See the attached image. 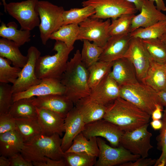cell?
<instances>
[{"label":"cell","mask_w":166,"mask_h":166,"mask_svg":"<svg viewBox=\"0 0 166 166\" xmlns=\"http://www.w3.org/2000/svg\"><path fill=\"white\" fill-rule=\"evenodd\" d=\"M109 74L120 86L134 84L140 82L133 65L125 57L113 61Z\"/></svg>","instance_id":"20"},{"label":"cell","mask_w":166,"mask_h":166,"mask_svg":"<svg viewBox=\"0 0 166 166\" xmlns=\"http://www.w3.org/2000/svg\"><path fill=\"white\" fill-rule=\"evenodd\" d=\"M165 166H166V165H165Z\"/></svg>","instance_id":"55"},{"label":"cell","mask_w":166,"mask_h":166,"mask_svg":"<svg viewBox=\"0 0 166 166\" xmlns=\"http://www.w3.org/2000/svg\"><path fill=\"white\" fill-rule=\"evenodd\" d=\"M134 14H124L114 19H112L109 28L110 36L131 33L132 19Z\"/></svg>","instance_id":"37"},{"label":"cell","mask_w":166,"mask_h":166,"mask_svg":"<svg viewBox=\"0 0 166 166\" xmlns=\"http://www.w3.org/2000/svg\"><path fill=\"white\" fill-rule=\"evenodd\" d=\"M16 129L15 119L9 113L0 115V134Z\"/></svg>","instance_id":"42"},{"label":"cell","mask_w":166,"mask_h":166,"mask_svg":"<svg viewBox=\"0 0 166 166\" xmlns=\"http://www.w3.org/2000/svg\"><path fill=\"white\" fill-rule=\"evenodd\" d=\"M160 40L163 42V43L166 45V33L163 36V37Z\"/></svg>","instance_id":"52"},{"label":"cell","mask_w":166,"mask_h":166,"mask_svg":"<svg viewBox=\"0 0 166 166\" xmlns=\"http://www.w3.org/2000/svg\"><path fill=\"white\" fill-rule=\"evenodd\" d=\"M66 166H93L97 161L96 156L84 152H66L64 153Z\"/></svg>","instance_id":"38"},{"label":"cell","mask_w":166,"mask_h":166,"mask_svg":"<svg viewBox=\"0 0 166 166\" xmlns=\"http://www.w3.org/2000/svg\"><path fill=\"white\" fill-rule=\"evenodd\" d=\"M85 124L79 111L75 106L74 107L64 118L65 132L61 145L63 152L69 148L74 139L82 132Z\"/></svg>","instance_id":"19"},{"label":"cell","mask_w":166,"mask_h":166,"mask_svg":"<svg viewBox=\"0 0 166 166\" xmlns=\"http://www.w3.org/2000/svg\"><path fill=\"white\" fill-rule=\"evenodd\" d=\"M83 44L81 53V59L87 68L99 61L103 48L87 40H83Z\"/></svg>","instance_id":"36"},{"label":"cell","mask_w":166,"mask_h":166,"mask_svg":"<svg viewBox=\"0 0 166 166\" xmlns=\"http://www.w3.org/2000/svg\"><path fill=\"white\" fill-rule=\"evenodd\" d=\"M159 104L163 107H166V89L157 92Z\"/></svg>","instance_id":"47"},{"label":"cell","mask_w":166,"mask_h":166,"mask_svg":"<svg viewBox=\"0 0 166 166\" xmlns=\"http://www.w3.org/2000/svg\"><path fill=\"white\" fill-rule=\"evenodd\" d=\"M120 86L107 74L94 89L89 96L83 99L107 106L120 97Z\"/></svg>","instance_id":"15"},{"label":"cell","mask_w":166,"mask_h":166,"mask_svg":"<svg viewBox=\"0 0 166 166\" xmlns=\"http://www.w3.org/2000/svg\"><path fill=\"white\" fill-rule=\"evenodd\" d=\"M4 6V9L5 8L6 3V0H2Z\"/></svg>","instance_id":"53"},{"label":"cell","mask_w":166,"mask_h":166,"mask_svg":"<svg viewBox=\"0 0 166 166\" xmlns=\"http://www.w3.org/2000/svg\"><path fill=\"white\" fill-rule=\"evenodd\" d=\"M150 124L154 130H160L162 127L163 123L161 119L152 120Z\"/></svg>","instance_id":"48"},{"label":"cell","mask_w":166,"mask_h":166,"mask_svg":"<svg viewBox=\"0 0 166 166\" xmlns=\"http://www.w3.org/2000/svg\"><path fill=\"white\" fill-rule=\"evenodd\" d=\"M166 33V20L159 22L145 28H138L130 33L132 37L142 40L161 39Z\"/></svg>","instance_id":"32"},{"label":"cell","mask_w":166,"mask_h":166,"mask_svg":"<svg viewBox=\"0 0 166 166\" xmlns=\"http://www.w3.org/2000/svg\"><path fill=\"white\" fill-rule=\"evenodd\" d=\"M30 31L19 30L17 24L14 22L6 25L2 22L0 26V36L12 41L19 47L30 40Z\"/></svg>","instance_id":"27"},{"label":"cell","mask_w":166,"mask_h":166,"mask_svg":"<svg viewBox=\"0 0 166 166\" xmlns=\"http://www.w3.org/2000/svg\"><path fill=\"white\" fill-rule=\"evenodd\" d=\"M81 4L93 7L95 13L90 17L100 19H114L123 14H135L138 11L133 3L126 0H87Z\"/></svg>","instance_id":"7"},{"label":"cell","mask_w":166,"mask_h":166,"mask_svg":"<svg viewBox=\"0 0 166 166\" xmlns=\"http://www.w3.org/2000/svg\"><path fill=\"white\" fill-rule=\"evenodd\" d=\"M163 107L159 104L156 105L155 108L151 115L152 120L161 119L163 115Z\"/></svg>","instance_id":"46"},{"label":"cell","mask_w":166,"mask_h":166,"mask_svg":"<svg viewBox=\"0 0 166 166\" xmlns=\"http://www.w3.org/2000/svg\"><path fill=\"white\" fill-rule=\"evenodd\" d=\"M24 142L16 130L0 134V154L8 158L20 153Z\"/></svg>","instance_id":"24"},{"label":"cell","mask_w":166,"mask_h":166,"mask_svg":"<svg viewBox=\"0 0 166 166\" xmlns=\"http://www.w3.org/2000/svg\"><path fill=\"white\" fill-rule=\"evenodd\" d=\"M12 85L0 82V115L7 113L14 103Z\"/></svg>","instance_id":"41"},{"label":"cell","mask_w":166,"mask_h":166,"mask_svg":"<svg viewBox=\"0 0 166 166\" xmlns=\"http://www.w3.org/2000/svg\"><path fill=\"white\" fill-rule=\"evenodd\" d=\"M0 166H10V162L9 158L1 156L0 157Z\"/></svg>","instance_id":"51"},{"label":"cell","mask_w":166,"mask_h":166,"mask_svg":"<svg viewBox=\"0 0 166 166\" xmlns=\"http://www.w3.org/2000/svg\"><path fill=\"white\" fill-rule=\"evenodd\" d=\"M19 47L12 41L3 38L0 39V57L10 61L14 66L22 68L26 64L28 57L22 53Z\"/></svg>","instance_id":"26"},{"label":"cell","mask_w":166,"mask_h":166,"mask_svg":"<svg viewBox=\"0 0 166 166\" xmlns=\"http://www.w3.org/2000/svg\"><path fill=\"white\" fill-rule=\"evenodd\" d=\"M124 57L131 62L140 82H142L148 69L150 57L140 38L132 37L128 48Z\"/></svg>","instance_id":"14"},{"label":"cell","mask_w":166,"mask_h":166,"mask_svg":"<svg viewBox=\"0 0 166 166\" xmlns=\"http://www.w3.org/2000/svg\"><path fill=\"white\" fill-rule=\"evenodd\" d=\"M10 166H33V163L26 160L21 153L9 158Z\"/></svg>","instance_id":"44"},{"label":"cell","mask_w":166,"mask_h":166,"mask_svg":"<svg viewBox=\"0 0 166 166\" xmlns=\"http://www.w3.org/2000/svg\"><path fill=\"white\" fill-rule=\"evenodd\" d=\"M85 124L103 119L107 106L82 99L75 105Z\"/></svg>","instance_id":"25"},{"label":"cell","mask_w":166,"mask_h":166,"mask_svg":"<svg viewBox=\"0 0 166 166\" xmlns=\"http://www.w3.org/2000/svg\"><path fill=\"white\" fill-rule=\"evenodd\" d=\"M113 61H99L87 69L89 76L88 83L91 90L95 88L102 79L110 72Z\"/></svg>","instance_id":"31"},{"label":"cell","mask_w":166,"mask_h":166,"mask_svg":"<svg viewBox=\"0 0 166 166\" xmlns=\"http://www.w3.org/2000/svg\"><path fill=\"white\" fill-rule=\"evenodd\" d=\"M120 97L151 115L159 104L157 92L144 83L120 86Z\"/></svg>","instance_id":"6"},{"label":"cell","mask_w":166,"mask_h":166,"mask_svg":"<svg viewBox=\"0 0 166 166\" xmlns=\"http://www.w3.org/2000/svg\"><path fill=\"white\" fill-rule=\"evenodd\" d=\"M159 92L166 89V65L155 62L151 58L146 76L142 82Z\"/></svg>","instance_id":"23"},{"label":"cell","mask_w":166,"mask_h":166,"mask_svg":"<svg viewBox=\"0 0 166 166\" xmlns=\"http://www.w3.org/2000/svg\"><path fill=\"white\" fill-rule=\"evenodd\" d=\"M65 152H85L97 157L99 150L97 137H92L88 139L81 132L75 137L72 144Z\"/></svg>","instance_id":"28"},{"label":"cell","mask_w":166,"mask_h":166,"mask_svg":"<svg viewBox=\"0 0 166 166\" xmlns=\"http://www.w3.org/2000/svg\"><path fill=\"white\" fill-rule=\"evenodd\" d=\"M41 54L40 51L35 46H31L28 49V61L12 85L13 94L25 91L42 81V80L38 78L35 74L36 63Z\"/></svg>","instance_id":"12"},{"label":"cell","mask_w":166,"mask_h":166,"mask_svg":"<svg viewBox=\"0 0 166 166\" xmlns=\"http://www.w3.org/2000/svg\"><path fill=\"white\" fill-rule=\"evenodd\" d=\"M37 118L42 134L51 136L57 134L61 136L65 132L64 118L51 110L36 107Z\"/></svg>","instance_id":"22"},{"label":"cell","mask_w":166,"mask_h":166,"mask_svg":"<svg viewBox=\"0 0 166 166\" xmlns=\"http://www.w3.org/2000/svg\"><path fill=\"white\" fill-rule=\"evenodd\" d=\"M151 115L129 101L119 97L107 106L103 119L130 131L149 123Z\"/></svg>","instance_id":"2"},{"label":"cell","mask_w":166,"mask_h":166,"mask_svg":"<svg viewBox=\"0 0 166 166\" xmlns=\"http://www.w3.org/2000/svg\"><path fill=\"white\" fill-rule=\"evenodd\" d=\"M36 9L40 19V38L45 45L51 34L63 25L62 16L65 10L63 7L45 0H39Z\"/></svg>","instance_id":"5"},{"label":"cell","mask_w":166,"mask_h":166,"mask_svg":"<svg viewBox=\"0 0 166 166\" xmlns=\"http://www.w3.org/2000/svg\"><path fill=\"white\" fill-rule=\"evenodd\" d=\"M79 25L76 24H68L62 25L50 36V39L61 42L68 47L73 46L79 31Z\"/></svg>","instance_id":"33"},{"label":"cell","mask_w":166,"mask_h":166,"mask_svg":"<svg viewBox=\"0 0 166 166\" xmlns=\"http://www.w3.org/2000/svg\"><path fill=\"white\" fill-rule=\"evenodd\" d=\"M97 141L99 153L95 166H121L140 157L132 154L121 145L117 147L110 146L101 137H97Z\"/></svg>","instance_id":"10"},{"label":"cell","mask_w":166,"mask_h":166,"mask_svg":"<svg viewBox=\"0 0 166 166\" xmlns=\"http://www.w3.org/2000/svg\"><path fill=\"white\" fill-rule=\"evenodd\" d=\"M161 120L163 126L160 134L156 137L157 148L161 151V154L156 160L155 166H164L166 164V107L164 109Z\"/></svg>","instance_id":"40"},{"label":"cell","mask_w":166,"mask_h":166,"mask_svg":"<svg viewBox=\"0 0 166 166\" xmlns=\"http://www.w3.org/2000/svg\"><path fill=\"white\" fill-rule=\"evenodd\" d=\"M111 22L109 19L103 21L89 17L79 24L77 40H87L104 47L110 37L109 28Z\"/></svg>","instance_id":"11"},{"label":"cell","mask_w":166,"mask_h":166,"mask_svg":"<svg viewBox=\"0 0 166 166\" xmlns=\"http://www.w3.org/2000/svg\"><path fill=\"white\" fill-rule=\"evenodd\" d=\"M83 7L65 10L62 16L63 25L71 24L79 25L95 14V10L92 6H88Z\"/></svg>","instance_id":"34"},{"label":"cell","mask_w":166,"mask_h":166,"mask_svg":"<svg viewBox=\"0 0 166 166\" xmlns=\"http://www.w3.org/2000/svg\"><path fill=\"white\" fill-rule=\"evenodd\" d=\"M131 38L130 33L110 36L103 47L99 61L111 62L124 57Z\"/></svg>","instance_id":"17"},{"label":"cell","mask_w":166,"mask_h":166,"mask_svg":"<svg viewBox=\"0 0 166 166\" xmlns=\"http://www.w3.org/2000/svg\"><path fill=\"white\" fill-rule=\"evenodd\" d=\"M65 88L60 80L53 78L42 80L39 84L28 90L13 94L14 102L19 99L51 94H64Z\"/></svg>","instance_id":"18"},{"label":"cell","mask_w":166,"mask_h":166,"mask_svg":"<svg viewBox=\"0 0 166 166\" xmlns=\"http://www.w3.org/2000/svg\"><path fill=\"white\" fill-rule=\"evenodd\" d=\"M34 97L19 99L14 102L8 112L14 118H37L36 107L33 103Z\"/></svg>","instance_id":"30"},{"label":"cell","mask_w":166,"mask_h":166,"mask_svg":"<svg viewBox=\"0 0 166 166\" xmlns=\"http://www.w3.org/2000/svg\"><path fill=\"white\" fill-rule=\"evenodd\" d=\"M33 103L37 108L49 110L65 118L73 108V102L64 94H51L34 97Z\"/></svg>","instance_id":"16"},{"label":"cell","mask_w":166,"mask_h":166,"mask_svg":"<svg viewBox=\"0 0 166 166\" xmlns=\"http://www.w3.org/2000/svg\"><path fill=\"white\" fill-rule=\"evenodd\" d=\"M15 121L16 130L24 142L42 133L37 118H16Z\"/></svg>","instance_id":"29"},{"label":"cell","mask_w":166,"mask_h":166,"mask_svg":"<svg viewBox=\"0 0 166 166\" xmlns=\"http://www.w3.org/2000/svg\"><path fill=\"white\" fill-rule=\"evenodd\" d=\"M87 68L81 59V53L76 50L68 61L66 70L60 81L65 88L64 95L75 105L79 100L88 97L91 92L88 83Z\"/></svg>","instance_id":"1"},{"label":"cell","mask_w":166,"mask_h":166,"mask_svg":"<svg viewBox=\"0 0 166 166\" xmlns=\"http://www.w3.org/2000/svg\"><path fill=\"white\" fill-rule=\"evenodd\" d=\"M33 164L35 166H66L65 161L62 159L56 160L52 159L46 157L44 162H33Z\"/></svg>","instance_id":"45"},{"label":"cell","mask_w":166,"mask_h":166,"mask_svg":"<svg viewBox=\"0 0 166 166\" xmlns=\"http://www.w3.org/2000/svg\"><path fill=\"white\" fill-rule=\"evenodd\" d=\"M151 58L158 63H166V45L159 39L142 40Z\"/></svg>","instance_id":"35"},{"label":"cell","mask_w":166,"mask_h":166,"mask_svg":"<svg viewBox=\"0 0 166 166\" xmlns=\"http://www.w3.org/2000/svg\"><path fill=\"white\" fill-rule=\"evenodd\" d=\"M60 136L57 134L38 135L24 142L20 153L25 159L32 162H44L46 157L56 160L62 159L64 152Z\"/></svg>","instance_id":"3"},{"label":"cell","mask_w":166,"mask_h":166,"mask_svg":"<svg viewBox=\"0 0 166 166\" xmlns=\"http://www.w3.org/2000/svg\"><path fill=\"white\" fill-rule=\"evenodd\" d=\"M154 2L145 0L140 13L134 17L132 21L131 32L139 28H145L157 22L166 20V15L158 10Z\"/></svg>","instance_id":"21"},{"label":"cell","mask_w":166,"mask_h":166,"mask_svg":"<svg viewBox=\"0 0 166 166\" xmlns=\"http://www.w3.org/2000/svg\"><path fill=\"white\" fill-rule=\"evenodd\" d=\"M165 65H166V64H165Z\"/></svg>","instance_id":"54"},{"label":"cell","mask_w":166,"mask_h":166,"mask_svg":"<svg viewBox=\"0 0 166 166\" xmlns=\"http://www.w3.org/2000/svg\"><path fill=\"white\" fill-rule=\"evenodd\" d=\"M155 2L157 9L160 11H166V6L163 0H150Z\"/></svg>","instance_id":"49"},{"label":"cell","mask_w":166,"mask_h":166,"mask_svg":"<svg viewBox=\"0 0 166 166\" xmlns=\"http://www.w3.org/2000/svg\"><path fill=\"white\" fill-rule=\"evenodd\" d=\"M74 46L68 47L63 42L56 41L53 50V55L40 56L36 64L35 74L37 77L43 80L53 78L60 80L65 71L69 55Z\"/></svg>","instance_id":"4"},{"label":"cell","mask_w":166,"mask_h":166,"mask_svg":"<svg viewBox=\"0 0 166 166\" xmlns=\"http://www.w3.org/2000/svg\"><path fill=\"white\" fill-rule=\"evenodd\" d=\"M156 161L155 159L140 157L134 161L125 163L121 166H151L154 165Z\"/></svg>","instance_id":"43"},{"label":"cell","mask_w":166,"mask_h":166,"mask_svg":"<svg viewBox=\"0 0 166 166\" xmlns=\"http://www.w3.org/2000/svg\"><path fill=\"white\" fill-rule=\"evenodd\" d=\"M129 2L133 3L137 10L140 11L142 6L145 0H126Z\"/></svg>","instance_id":"50"},{"label":"cell","mask_w":166,"mask_h":166,"mask_svg":"<svg viewBox=\"0 0 166 166\" xmlns=\"http://www.w3.org/2000/svg\"><path fill=\"white\" fill-rule=\"evenodd\" d=\"M124 132L116 125L102 119L85 124L81 132L88 139L92 137L104 138L112 146L117 147L120 145Z\"/></svg>","instance_id":"13"},{"label":"cell","mask_w":166,"mask_h":166,"mask_svg":"<svg viewBox=\"0 0 166 166\" xmlns=\"http://www.w3.org/2000/svg\"><path fill=\"white\" fill-rule=\"evenodd\" d=\"M149 124H147L131 131L124 132L120 145L133 154L147 157L149 150L153 148L151 144L152 134L148 130Z\"/></svg>","instance_id":"9"},{"label":"cell","mask_w":166,"mask_h":166,"mask_svg":"<svg viewBox=\"0 0 166 166\" xmlns=\"http://www.w3.org/2000/svg\"><path fill=\"white\" fill-rule=\"evenodd\" d=\"M11 62L0 57V82L13 84L18 78L22 68L10 65Z\"/></svg>","instance_id":"39"},{"label":"cell","mask_w":166,"mask_h":166,"mask_svg":"<svg viewBox=\"0 0 166 166\" xmlns=\"http://www.w3.org/2000/svg\"><path fill=\"white\" fill-rule=\"evenodd\" d=\"M39 0H26L6 3L4 11L16 20L21 30L31 31L39 26L40 19L36 9Z\"/></svg>","instance_id":"8"}]
</instances>
